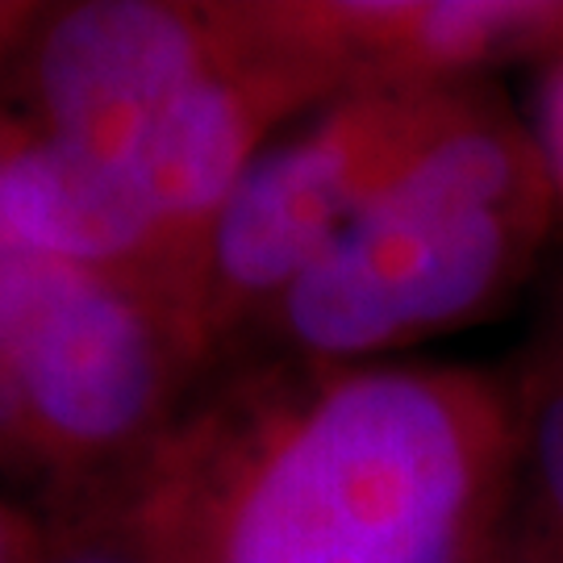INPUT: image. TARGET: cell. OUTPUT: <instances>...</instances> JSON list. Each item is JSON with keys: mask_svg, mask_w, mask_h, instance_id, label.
I'll list each match as a JSON object with an SVG mask.
<instances>
[{"mask_svg": "<svg viewBox=\"0 0 563 563\" xmlns=\"http://www.w3.org/2000/svg\"><path fill=\"white\" fill-rule=\"evenodd\" d=\"M92 488L155 563H481L522 488L518 397L472 367L292 360Z\"/></svg>", "mask_w": 563, "mask_h": 563, "instance_id": "6da1fadb", "label": "cell"}, {"mask_svg": "<svg viewBox=\"0 0 563 563\" xmlns=\"http://www.w3.org/2000/svg\"><path fill=\"white\" fill-rule=\"evenodd\" d=\"M555 209L530 125L484 97L263 318L292 360L367 363L493 309Z\"/></svg>", "mask_w": 563, "mask_h": 563, "instance_id": "7a4b0ae2", "label": "cell"}, {"mask_svg": "<svg viewBox=\"0 0 563 563\" xmlns=\"http://www.w3.org/2000/svg\"><path fill=\"white\" fill-rule=\"evenodd\" d=\"M481 80L351 92L272 142L205 242L201 334L209 355L263 318L439 139L476 113Z\"/></svg>", "mask_w": 563, "mask_h": 563, "instance_id": "3957f363", "label": "cell"}, {"mask_svg": "<svg viewBox=\"0 0 563 563\" xmlns=\"http://www.w3.org/2000/svg\"><path fill=\"white\" fill-rule=\"evenodd\" d=\"M25 51L34 130L134 167L163 118L225 63V30L218 4L80 0L46 13Z\"/></svg>", "mask_w": 563, "mask_h": 563, "instance_id": "277c9868", "label": "cell"}, {"mask_svg": "<svg viewBox=\"0 0 563 563\" xmlns=\"http://www.w3.org/2000/svg\"><path fill=\"white\" fill-rule=\"evenodd\" d=\"M522 422V488L518 509L530 522L563 534V346H555L518 397Z\"/></svg>", "mask_w": 563, "mask_h": 563, "instance_id": "5b68a950", "label": "cell"}, {"mask_svg": "<svg viewBox=\"0 0 563 563\" xmlns=\"http://www.w3.org/2000/svg\"><path fill=\"white\" fill-rule=\"evenodd\" d=\"M38 563H155V555L121 518L118 505L88 488L71 501H59V518L46 526Z\"/></svg>", "mask_w": 563, "mask_h": 563, "instance_id": "8992f818", "label": "cell"}, {"mask_svg": "<svg viewBox=\"0 0 563 563\" xmlns=\"http://www.w3.org/2000/svg\"><path fill=\"white\" fill-rule=\"evenodd\" d=\"M530 134H534V146H539V155L547 163V176H551L563 201V51L547 59L543 76H539Z\"/></svg>", "mask_w": 563, "mask_h": 563, "instance_id": "52a82bcc", "label": "cell"}, {"mask_svg": "<svg viewBox=\"0 0 563 563\" xmlns=\"http://www.w3.org/2000/svg\"><path fill=\"white\" fill-rule=\"evenodd\" d=\"M509 543H514L522 563H563V534L530 522L518 505H514V518H509Z\"/></svg>", "mask_w": 563, "mask_h": 563, "instance_id": "ba28073f", "label": "cell"}, {"mask_svg": "<svg viewBox=\"0 0 563 563\" xmlns=\"http://www.w3.org/2000/svg\"><path fill=\"white\" fill-rule=\"evenodd\" d=\"M42 18H46V9H38V4L0 0V55H9V51H18L21 42H30V34L38 30Z\"/></svg>", "mask_w": 563, "mask_h": 563, "instance_id": "9c48e42d", "label": "cell"}, {"mask_svg": "<svg viewBox=\"0 0 563 563\" xmlns=\"http://www.w3.org/2000/svg\"><path fill=\"white\" fill-rule=\"evenodd\" d=\"M481 563H522L518 560V551H514V543H509V526L501 530V539L488 547V555H484Z\"/></svg>", "mask_w": 563, "mask_h": 563, "instance_id": "30bf717a", "label": "cell"}]
</instances>
